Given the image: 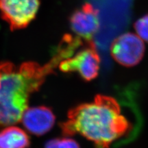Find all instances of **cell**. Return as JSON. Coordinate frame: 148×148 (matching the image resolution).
I'll list each match as a JSON object with an SVG mask.
<instances>
[{
  "label": "cell",
  "instance_id": "cell-4",
  "mask_svg": "<svg viewBox=\"0 0 148 148\" xmlns=\"http://www.w3.org/2000/svg\"><path fill=\"white\" fill-rule=\"evenodd\" d=\"M40 0H0V14L14 31L26 27L36 17Z\"/></svg>",
  "mask_w": 148,
  "mask_h": 148
},
{
  "label": "cell",
  "instance_id": "cell-7",
  "mask_svg": "<svg viewBox=\"0 0 148 148\" xmlns=\"http://www.w3.org/2000/svg\"><path fill=\"white\" fill-rule=\"evenodd\" d=\"M25 130L35 136H42L51 129L56 122V116L49 107H28L21 119Z\"/></svg>",
  "mask_w": 148,
  "mask_h": 148
},
{
  "label": "cell",
  "instance_id": "cell-9",
  "mask_svg": "<svg viewBox=\"0 0 148 148\" xmlns=\"http://www.w3.org/2000/svg\"><path fill=\"white\" fill-rule=\"evenodd\" d=\"M44 148H80V146L75 140L64 136L49 140L45 144Z\"/></svg>",
  "mask_w": 148,
  "mask_h": 148
},
{
  "label": "cell",
  "instance_id": "cell-3",
  "mask_svg": "<svg viewBox=\"0 0 148 148\" xmlns=\"http://www.w3.org/2000/svg\"><path fill=\"white\" fill-rule=\"evenodd\" d=\"M86 46L71 55L58 64L64 73L77 72L85 81H91L97 77L100 66V57L92 40L86 42Z\"/></svg>",
  "mask_w": 148,
  "mask_h": 148
},
{
  "label": "cell",
  "instance_id": "cell-10",
  "mask_svg": "<svg viewBox=\"0 0 148 148\" xmlns=\"http://www.w3.org/2000/svg\"><path fill=\"white\" fill-rule=\"evenodd\" d=\"M134 27L136 35L142 40L148 42V14L138 18Z\"/></svg>",
  "mask_w": 148,
  "mask_h": 148
},
{
  "label": "cell",
  "instance_id": "cell-5",
  "mask_svg": "<svg viewBox=\"0 0 148 148\" xmlns=\"http://www.w3.org/2000/svg\"><path fill=\"white\" fill-rule=\"evenodd\" d=\"M145 47L137 35L127 32L116 37L110 47V54L116 62L131 67L137 65L143 59Z\"/></svg>",
  "mask_w": 148,
  "mask_h": 148
},
{
  "label": "cell",
  "instance_id": "cell-8",
  "mask_svg": "<svg viewBox=\"0 0 148 148\" xmlns=\"http://www.w3.org/2000/svg\"><path fill=\"white\" fill-rule=\"evenodd\" d=\"M29 145L28 134L21 127L9 125L0 131V148H29Z\"/></svg>",
  "mask_w": 148,
  "mask_h": 148
},
{
  "label": "cell",
  "instance_id": "cell-6",
  "mask_svg": "<svg viewBox=\"0 0 148 148\" xmlns=\"http://www.w3.org/2000/svg\"><path fill=\"white\" fill-rule=\"evenodd\" d=\"M69 24L77 37L90 41L99 27L98 11L90 3H84L71 14Z\"/></svg>",
  "mask_w": 148,
  "mask_h": 148
},
{
  "label": "cell",
  "instance_id": "cell-1",
  "mask_svg": "<svg viewBox=\"0 0 148 148\" xmlns=\"http://www.w3.org/2000/svg\"><path fill=\"white\" fill-rule=\"evenodd\" d=\"M66 56L65 51L57 48L52 58L44 65L32 61L19 65L8 61L0 62V127L21 121L30 96L40 89L46 77Z\"/></svg>",
  "mask_w": 148,
  "mask_h": 148
},
{
  "label": "cell",
  "instance_id": "cell-2",
  "mask_svg": "<svg viewBox=\"0 0 148 148\" xmlns=\"http://www.w3.org/2000/svg\"><path fill=\"white\" fill-rule=\"evenodd\" d=\"M119 102L111 96L97 95L90 102L71 108L65 121L60 123L64 136L79 134L97 148H109L131 130Z\"/></svg>",
  "mask_w": 148,
  "mask_h": 148
}]
</instances>
